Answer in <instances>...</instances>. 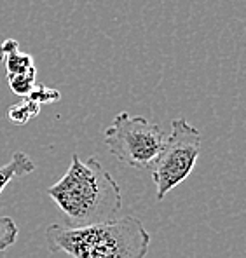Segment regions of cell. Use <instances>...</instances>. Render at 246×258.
I'll use <instances>...</instances> for the list:
<instances>
[{
	"instance_id": "cell-9",
	"label": "cell",
	"mask_w": 246,
	"mask_h": 258,
	"mask_svg": "<svg viewBox=\"0 0 246 258\" xmlns=\"http://www.w3.org/2000/svg\"><path fill=\"white\" fill-rule=\"evenodd\" d=\"M20 229L11 216L0 215V251H7L18 241Z\"/></svg>"
},
{
	"instance_id": "cell-1",
	"label": "cell",
	"mask_w": 246,
	"mask_h": 258,
	"mask_svg": "<svg viewBox=\"0 0 246 258\" xmlns=\"http://www.w3.org/2000/svg\"><path fill=\"white\" fill-rule=\"evenodd\" d=\"M47 196L67 216L68 227L112 222L122 208V190L96 155L82 161L72 155L67 173L47 188Z\"/></svg>"
},
{
	"instance_id": "cell-11",
	"label": "cell",
	"mask_w": 246,
	"mask_h": 258,
	"mask_svg": "<svg viewBox=\"0 0 246 258\" xmlns=\"http://www.w3.org/2000/svg\"><path fill=\"white\" fill-rule=\"evenodd\" d=\"M18 49H20V42H18V40H14V39L4 40V42L0 44V63L4 61V58H6L7 54L18 51Z\"/></svg>"
},
{
	"instance_id": "cell-2",
	"label": "cell",
	"mask_w": 246,
	"mask_h": 258,
	"mask_svg": "<svg viewBox=\"0 0 246 258\" xmlns=\"http://www.w3.org/2000/svg\"><path fill=\"white\" fill-rule=\"evenodd\" d=\"M45 242L51 253L72 258H145L150 234L136 216L126 215L88 227L52 223L45 229Z\"/></svg>"
},
{
	"instance_id": "cell-4",
	"label": "cell",
	"mask_w": 246,
	"mask_h": 258,
	"mask_svg": "<svg viewBox=\"0 0 246 258\" xmlns=\"http://www.w3.org/2000/svg\"><path fill=\"white\" fill-rule=\"evenodd\" d=\"M201 142L199 129L189 124L183 117L171 120V133L166 136L164 145L149 169L156 185L157 201L164 199L194 171Z\"/></svg>"
},
{
	"instance_id": "cell-10",
	"label": "cell",
	"mask_w": 246,
	"mask_h": 258,
	"mask_svg": "<svg viewBox=\"0 0 246 258\" xmlns=\"http://www.w3.org/2000/svg\"><path fill=\"white\" fill-rule=\"evenodd\" d=\"M28 100H32L33 103L40 105H51L56 103V101L61 100V93L58 89H52V87H47L44 84H35L33 91L30 93Z\"/></svg>"
},
{
	"instance_id": "cell-6",
	"label": "cell",
	"mask_w": 246,
	"mask_h": 258,
	"mask_svg": "<svg viewBox=\"0 0 246 258\" xmlns=\"http://www.w3.org/2000/svg\"><path fill=\"white\" fill-rule=\"evenodd\" d=\"M2 63L6 64L7 77L23 75V74H28V72H32V70H37L35 59H33L30 54H26V52H21L20 49L11 52V54H7Z\"/></svg>"
},
{
	"instance_id": "cell-7",
	"label": "cell",
	"mask_w": 246,
	"mask_h": 258,
	"mask_svg": "<svg viewBox=\"0 0 246 258\" xmlns=\"http://www.w3.org/2000/svg\"><path fill=\"white\" fill-rule=\"evenodd\" d=\"M39 113H40L39 105L33 103L28 98H23V101L13 105V107L7 110L6 115H7V119L13 124H16V126H25V124H28L30 120L39 115Z\"/></svg>"
},
{
	"instance_id": "cell-5",
	"label": "cell",
	"mask_w": 246,
	"mask_h": 258,
	"mask_svg": "<svg viewBox=\"0 0 246 258\" xmlns=\"http://www.w3.org/2000/svg\"><path fill=\"white\" fill-rule=\"evenodd\" d=\"M35 162L32 161L26 152H14L13 157L9 159V162L0 166V194L6 190V187L11 183L13 180L21 176H26V174L35 171Z\"/></svg>"
},
{
	"instance_id": "cell-3",
	"label": "cell",
	"mask_w": 246,
	"mask_h": 258,
	"mask_svg": "<svg viewBox=\"0 0 246 258\" xmlns=\"http://www.w3.org/2000/svg\"><path fill=\"white\" fill-rule=\"evenodd\" d=\"M159 124L142 115L120 112L105 129V145L119 162L136 169H150L166 142Z\"/></svg>"
},
{
	"instance_id": "cell-8",
	"label": "cell",
	"mask_w": 246,
	"mask_h": 258,
	"mask_svg": "<svg viewBox=\"0 0 246 258\" xmlns=\"http://www.w3.org/2000/svg\"><path fill=\"white\" fill-rule=\"evenodd\" d=\"M7 84H9L11 91L16 96L28 98L30 93L33 91V87L37 84V70H32L28 74L23 75H14V77H7Z\"/></svg>"
}]
</instances>
